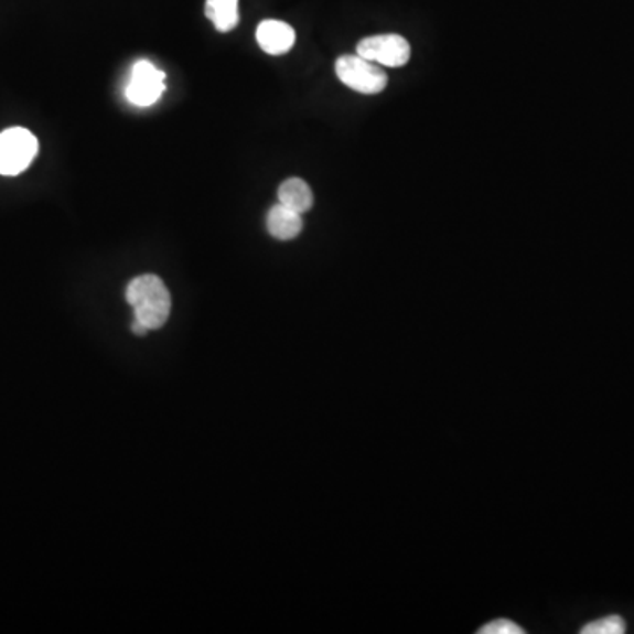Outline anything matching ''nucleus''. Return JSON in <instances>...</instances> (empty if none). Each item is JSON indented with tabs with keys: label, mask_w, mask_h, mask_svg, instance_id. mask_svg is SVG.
<instances>
[{
	"label": "nucleus",
	"mask_w": 634,
	"mask_h": 634,
	"mask_svg": "<svg viewBox=\"0 0 634 634\" xmlns=\"http://www.w3.org/2000/svg\"><path fill=\"white\" fill-rule=\"evenodd\" d=\"M126 298L135 309V320L149 330L164 326L171 312V297L158 276H140L127 286Z\"/></svg>",
	"instance_id": "nucleus-1"
},
{
	"label": "nucleus",
	"mask_w": 634,
	"mask_h": 634,
	"mask_svg": "<svg viewBox=\"0 0 634 634\" xmlns=\"http://www.w3.org/2000/svg\"><path fill=\"white\" fill-rule=\"evenodd\" d=\"M40 141L29 129L11 127L0 132V175L17 176L31 166Z\"/></svg>",
	"instance_id": "nucleus-2"
},
{
	"label": "nucleus",
	"mask_w": 634,
	"mask_h": 634,
	"mask_svg": "<svg viewBox=\"0 0 634 634\" xmlns=\"http://www.w3.org/2000/svg\"><path fill=\"white\" fill-rule=\"evenodd\" d=\"M335 73L346 87L359 94H367V96L383 93L388 85V75L383 66H377L359 55H344L337 58Z\"/></svg>",
	"instance_id": "nucleus-3"
},
{
	"label": "nucleus",
	"mask_w": 634,
	"mask_h": 634,
	"mask_svg": "<svg viewBox=\"0 0 634 634\" xmlns=\"http://www.w3.org/2000/svg\"><path fill=\"white\" fill-rule=\"evenodd\" d=\"M359 57L383 67H402L411 58V44L398 34H379L359 41Z\"/></svg>",
	"instance_id": "nucleus-4"
},
{
	"label": "nucleus",
	"mask_w": 634,
	"mask_h": 634,
	"mask_svg": "<svg viewBox=\"0 0 634 634\" xmlns=\"http://www.w3.org/2000/svg\"><path fill=\"white\" fill-rule=\"evenodd\" d=\"M166 88V76L152 62L138 61L132 67L131 79L126 87V97L135 106H152Z\"/></svg>",
	"instance_id": "nucleus-5"
},
{
	"label": "nucleus",
	"mask_w": 634,
	"mask_h": 634,
	"mask_svg": "<svg viewBox=\"0 0 634 634\" xmlns=\"http://www.w3.org/2000/svg\"><path fill=\"white\" fill-rule=\"evenodd\" d=\"M256 40H258L262 52L268 53V55H284L293 49L297 34H294L293 26L286 22L265 20V22L259 23Z\"/></svg>",
	"instance_id": "nucleus-6"
},
{
	"label": "nucleus",
	"mask_w": 634,
	"mask_h": 634,
	"mask_svg": "<svg viewBox=\"0 0 634 634\" xmlns=\"http://www.w3.org/2000/svg\"><path fill=\"white\" fill-rule=\"evenodd\" d=\"M267 228L271 237L277 240L288 241L297 238L302 233V215L289 211L288 206L277 203L271 206L267 215Z\"/></svg>",
	"instance_id": "nucleus-7"
},
{
	"label": "nucleus",
	"mask_w": 634,
	"mask_h": 634,
	"mask_svg": "<svg viewBox=\"0 0 634 634\" xmlns=\"http://www.w3.org/2000/svg\"><path fill=\"white\" fill-rule=\"evenodd\" d=\"M279 203L288 206L289 211L303 215L314 205V194L302 179H289L279 187Z\"/></svg>",
	"instance_id": "nucleus-8"
},
{
	"label": "nucleus",
	"mask_w": 634,
	"mask_h": 634,
	"mask_svg": "<svg viewBox=\"0 0 634 634\" xmlns=\"http://www.w3.org/2000/svg\"><path fill=\"white\" fill-rule=\"evenodd\" d=\"M205 13L219 32H229L240 22L238 0H206Z\"/></svg>",
	"instance_id": "nucleus-9"
},
{
	"label": "nucleus",
	"mask_w": 634,
	"mask_h": 634,
	"mask_svg": "<svg viewBox=\"0 0 634 634\" xmlns=\"http://www.w3.org/2000/svg\"><path fill=\"white\" fill-rule=\"evenodd\" d=\"M582 634H622L626 633V621L621 615H609V617L598 619V621L587 624Z\"/></svg>",
	"instance_id": "nucleus-10"
},
{
	"label": "nucleus",
	"mask_w": 634,
	"mask_h": 634,
	"mask_svg": "<svg viewBox=\"0 0 634 634\" xmlns=\"http://www.w3.org/2000/svg\"><path fill=\"white\" fill-rule=\"evenodd\" d=\"M480 634H524V627L518 626L509 619H497V621L488 622L482 630L477 631Z\"/></svg>",
	"instance_id": "nucleus-11"
},
{
	"label": "nucleus",
	"mask_w": 634,
	"mask_h": 634,
	"mask_svg": "<svg viewBox=\"0 0 634 634\" xmlns=\"http://www.w3.org/2000/svg\"><path fill=\"white\" fill-rule=\"evenodd\" d=\"M132 332H135V335H140V337H143V335H147V332H150V330L147 329L144 324H141L140 321L135 320V323H132Z\"/></svg>",
	"instance_id": "nucleus-12"
}]
</instances>
